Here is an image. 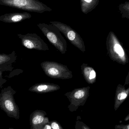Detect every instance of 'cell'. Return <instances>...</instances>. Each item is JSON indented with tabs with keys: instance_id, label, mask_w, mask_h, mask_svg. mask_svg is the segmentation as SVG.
I'll list each match as a JSON object with an SVG mask.
<instances>
[{
	"instance_id": "cell-3",
	"label": "cell",
	"mask_w": 129,
	"mask_h": 129,
	"mask_svg": "<svg viewBox=\"0 0 129 129\" xmlns=\"http://www.w3.org/2000/svg\"><path fill=\"white\" fill-rule=\"evenodd\" d=\"M16 92L10 86L2 89L0 94V106L9 116L19 119V107L14 98Z\"/></svg>"
},
{
	"instance_id": "cell-18",
	"label": "cell",
	"mask_w": 129,
	"mask_h": 129,
	"mask_svg": "<svg viewBox=\"0 0 129 129\" xmlns=\"http://www.w3.org/2000/svg\"><path fill=\"white\" fill-rule=\"evenodd\" d=\"M30 1H39L38 0H30Z\"/></svg>"
},
{
	"instance_id": "cell-17",
	"label": "cell",
	"mask_w": 129,
	"mask_h": 129,
	"mask_svg": "<svg viewBox=\"0 0 129 129\" xmlns=\"http://www.w3.org/2000/svg\"><path fill=\"white\" fill-rule=\"evenodd\" d=\"M44 129H51V126L50 125L47 124L44 127Z\"/></svg>"
},
{
	"instance_id": "cell-13",
	"label": "cell",
	"mask_w": 129,
	"mask_h": 129,
	"mask_svg": "<svg viewBox=\"0 0 129 129\" xmlns=\"http://www.w3.org/2000/svg\"><path fill=\"white\" fill-rule=\"evenodd\" d=\"M75 128L76 129H91L86 124L79 120H77Z\"/></svg>"
},
{
	"instance_id": "cell-16",
	"label": "cell",
	"mask_w": 129,
	"mask_h": 129,
	"mask_svg": "<svg viewBox=\"0 0 129 129\" xmlns=\"http://www.w3.org/2000/svg\"><path fill=\"white\" fill-rule=\"evenodd\" d=\"M2 71H0V87L1 89L2 88L3 84L7 82V80L5 79H3L2 77Z\"/></svg>"
},
{
	"instance_id": "cell-12",
	"label": "cell",
	"mask_w": 129,
	"mask_h": 129,
	"mask_svg": "<svg viewBox=\"0 0 129 129\" xmlns=\"http://www.w3.org/2000/svg\"><path fill=\"white\" fill-rule=\"evenodd\" d=\"M114 51L121 57H124L125 54L122 46L118 43H116L114 46Z\"/></svg>"
},
{
	"instance_id": "cell-10",
	"label": "cell",
	"mask_w": 129,
	"mask_h": 129,
	"mask_svg": "<svg viewBox=\"0 0 129 129\" xmlns=\"http://www.w3.org/2000/svg\"><path fill=\"white\" fill-rule=\"evenodd\" d=\"M17 56L13 51L9 54L1 53L0 54V71H12L13 69L12 63L16 62Z\"/></svg>"
},
{
	"instance_id": "cell-9",
	"label": "cell",
	"mask_w": 129,
	"mask_h": 129,
	"mask_svg": "<svg viewBox=\"0 0 129 129\" xmlns=\"http://www.w3.org/2000/svg\"><path fill=\"white\" fill-rule=\"evenodd\" d=\"M60 88V86L57 84L50 83H40L31 86L29 91L39 94H44L55 91Z\"/></svg>"
},
{
	"instance_id": "cell-7",
	"label": "cell",
	"mask_w": 129,
	"mask_h": 129,
	"mask_svg": "<svg viewBox=\"0 0 129 129\" xmlns=\"http://www.w3.org/2000/svg\"><path fill=\"white\" fill-rule=\"evenodd\" d=\"M70 104L68 108L70 111L76 110L79 106L83 105L88 96V92L85 88H77L65 94Z\"/></svg>"
},
{
	"instance_id": "cell-8",
	"label": "cell",
	"mask_w": 129,
	"mask_h": 129,
	"mask_svg": "<svg viewBox=\"0 0 129 129\" xmlns=\"http://www.w3.org/2000/svg\"><path fill=\"white\" fill-rule=\"evenodd\" d=\"M32 17V15L27 12L7 13L0 16V21L7 23H15L22 22Z\"/></svg>"
},
{
	"instance_id": "cell-5",
	"label": "cell",
	"mask_w": 129,
	"mask_h": 129,
	"mask_svg": "<svg viewBox=\"0 0 129 129\" xmlns=\"http://www.w3.org/2000/svg\"><path fill=\"white\" fill-rule=\"evenodd\" d=\"M50 23L57 26L71 44L83 51V42L79 35L70 26L58 21H50Z\"/></svg>"
},
{
	"instance_id": "cell-4",
	"label": "cell",
	"mask_w": 129,
	"mask_h": 129,
	"mask_svg": "<svg viewBox=\"0 0 129 129\" xmlns=\"http://www.w3.org/2000/svg\"><path fill=\"white\" fill-rule=\"evenodd\" d=\"M41 66L45 74L50 78L66 80L73 77L72 73L66 65L55 62L45 61Z\"/></svg>"
},
{
	"instance_id": "cell-14",
	"label": "cell",
	"mask_w": 129,
	"mask_h": 129,
	"mask_svg": "<svg viewBox=\"0 0 129 129\" xmlns=\"http://www.w3.org/2000/svg\"><path fill=\"white\" fill-rule=\"evenodd\" d=\"M52 129H63L61 126L56 121H53L51 123Z\"/></svg>"
},
{
	"instance_id": "cell-6",
	"label": "cell",
	"mask_w": 129,
	"mask_h": 129,
	"mask_svg": "<svg viewBox=\"0 0 129 129\" xmlns=\"http://www.w3.org/2000/svg\"><path fill=\"white\" fill-rule=\"evenodd\" d=\"M17 36L21 40L22 45L27 48L44 51L49 50L47 45L36 33L19 34Z\"/></svg>"
},
{
	"instance_id": "cell-15",
	"label": "cell",
	"mask_w": 129,
	"mask_h": 129,
	"mask_svg": "<svg viewBox=\"0 0 129 129\" xmlns=\"http://www.w3.org/2000/svg\"><path fill=\"white\" fill-rule=\"evenodd\" d=\"M115 129H129V124L127 125H116Z\"/></svg>"
},
{
	"instance_id": "cell-19",
	"label": "cell",
	"mask_w": 129,
	"mask_h": 129,
	"mask_svg": "<svg viewBox=\"0 0 129 129\" xmlns=\"http://www.w3.org/2000/svg\"><path fill=\"white\" fill-rule=\"evenodd\" d=\"M9 129H13L12 128H9Z\"/></svg>"
},
{
	"instance_id": "cell-1",
	"label": "cell",
	"mask_w": 129,
	"mask_h": 129,
	"mask_svg": "<svg viewBox=\"0 0 129 129\" xmlns=\"http://www.w3.org/2000/svg\"><path fill=\"white\" fill-rule=\"evenodd\" d=\"M37 26L47 38L50 43L62 54L67 51V43L60 29L52 24L39 23Z\"/></svg>"
},
{
	"instance_id": "cell-2",
	"label": "cell",
	"mask_w": 129,
	"mask_h": 129,
	"mask_svg": "<svg viewBox=\"0 0 129 129\" xmlns=\"http://www.w3.org/2000/svg\"><path fill=\"white\" fill-rule=\"evenodd\" d=\"M0 5L29 12L42 13L50 12L52 9L38 1L30 0H0Z\"/></svg>"
},
{
	"instance_id": "cell-11",
	"label": "cell",
	"mask_w": 129,
	"mask_h": 129,
	"mask_svg": "<svg viewBox=\"0 0 129 129\" xmlns=\"http://www.w3.org/2000/svg\"><path fill=\"white\" fill-rule=\"evenodd\" d=\"M82 68L83 75L87 80H92L96 77V73L92 68L86 67Z\"/></svg>"
}]
</instances>
